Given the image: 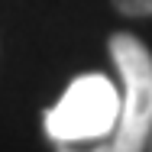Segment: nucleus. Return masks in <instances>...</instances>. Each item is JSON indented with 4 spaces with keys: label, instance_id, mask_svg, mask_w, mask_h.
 <instances>
[{
    "label": "nucleus",
    "instance_id": "nucleus-1",
    "mask_svg": "<svg viewBox=\"0 0 152 152\" xmlns=\"http://www.w3.org/2000/svg\"><path fill=\"white\" fill-rule=\"evenodd\" d=\"M120 117V91L107 75H81L68 84L61 100L45 110V133L55 142H97L110 139Z\"/></svg>",
    "mask_w": 152,
    "mask_h": 152
},
{
    "label": "nucleus",
    "instance_id": "nucleus-2",
    "mask_svg": "<svg viewBox=\"0 0 152 152\" xmlns=\"http://www.w3.org/2000/svg\"><path fill=\"white\" fill-rule=\"evenodd\" d=\"M110 55L123 78L120 117L110 133L113 152H142L152 133V52L129 32L110 36Z\"/></svg>",
    "mask_w": 152,
    "mask_h": 152
},
{
    "label": "nucleus",
    "instance_id": "nucleus-3",
    "mask_svg": "<svg viewBox=\"0 0 152 152\" xmlns=\"http://www.w3.org/2000/svg\"><path fill=\"white\" fill-rule=\"evenodd\" d=\"M113 7L126 16H152V0H113Z\"/></svg>",
    "mask_w": 152,
    "mask_h": 152
},
{
    "label": "nucleus",
    "instance_id": "nucleus-4",
    "mask_svg": "<svg viewBox=\"0 0 152 152\" xmlns=\"http://www.w3.org/2000/svg\"><path fill=\"white\" fill-rule=\"evenodd\" d=\"M58 152H113V149H110V139H97L91 149H75L71 142H58Z\"/></svg>",
    "mask_w": 152,
    "mask_h": 152
},
{
    "label": "nucleus",
    "instance_id": "nucleus-5",
    "mask_svg": "<svg viewBox=\"0 0 152 152\" xmlns=\"http://www.w3.org/2000/svg\"><path fill=\"white\" fill-rule=\"evenodd\" d=\"M142 152H152V133H149V139H146V149Z\"/></svg>",
    "mask_w": 152,
    "mask_h": 152
}]
</instances>
